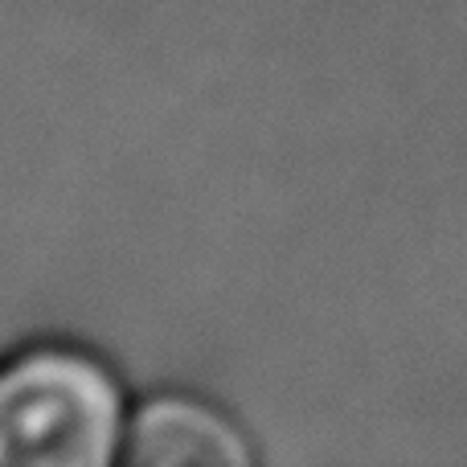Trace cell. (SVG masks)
<instances>
[{"mask_svg":"<svg viewBox=\"0 0 467 467\" xmlns=\"http://www.w3.org/2000/svg\"><path fill=\"white\" fill-rule=\"evenodd\" d=\"M123 435L119 381L99 357L33 345L0 361V467H103Z\"/></svg>","mask_w":467,"mask_h":467,"instance_id":"obj_1","label":"cell"},{"mask_svg":"<svg viewBox=\"0 0 467 467\" xmlns=\"http://www.w3.org/2000/svg\"><path fill=\"white\" fill-rule=\"evenodd\" d=\"M250 443L226 414L197 398L164 394L136 410L123 435V460L136 467H172V463H205V467H238L250 463Z\"/></svg>","mask_w":467,"mask_h":467,"instance_id":"obj_2","label":"cell"}]
</instances>
